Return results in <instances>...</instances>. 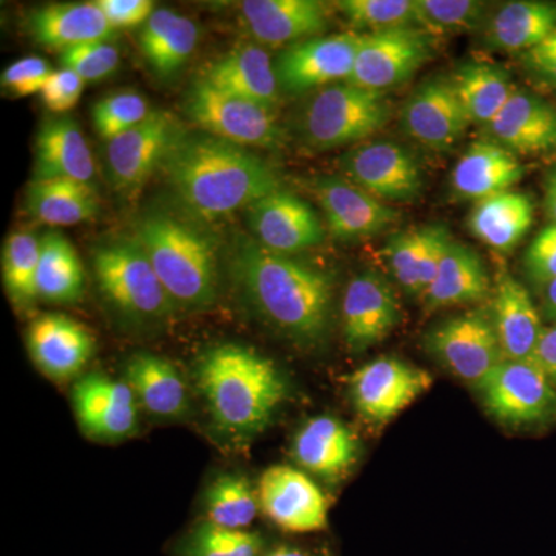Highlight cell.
Returning a JSON list of instances; mask_svg holds the SVG:
<instances>
[{
    "label": "cell",
    "instance_id": "cell-1",
    "mask_svg": "<svg viewBox=\"0 0 556 556\" xmlns=\"http://www.w3.org/2000/svg\"><path fill=\"white\" fill-rule=\"evenodd\" d=\"M163 167L181 203L206 219L251 207L281 189L268 161L211 135L179 138Z\"/></svg>",
    "mask_w": 556,
    "mask_h": 556
},
{
    "label": "cell",
    "instance_id": "cell-2",
    "mask_svg": "<svg viewBox=\"0 0 556 556\" xmlns=\"http://www.w3.org/2000/svg\"><path fill=\"white\" fill-rule=\"evenodd\" d=\"M233 273L255 309L273 327L302 342H316L331 317L332 280L324 270L244 241Z\"/></svg>",
    "mask_w": 556,
    "mask_h": 556
},
{
    "label": "cell",
    "instance_id": "cell-3",
    "mask_svg": "<svg viewBox=\"0 0 556 556\" xmlns=\"http://www.w3.org/2000/svg\"><path fill=\"white\" fill-rule=\"evenodd\" d=\"M197 382L222 430L252 437L263 430L287 394L276 365L251 348L223 343L201 356Z\"/></svg>",
    "mask_w": 556,
    "mask_h": 556
},
{
    "label": "cell",
    "instance_id": "cell-4",
    "mask_svg": "<svg viewBox=\"0 0 556 556\" xmlns=\"http://www.w3.org/2000/svg\"><path fill=\"white\" fill-rule=\"evenodd\" d=\"M138 243L172 302L189 309L206 308L217 299V260L211 240L186 222L166 214L142 218Z\"/></svg>",
    "mask_w": 556,
    "mask_h": 556
},
{
    "label": "cell",
    "instance_id": "cell-5",
    "mask_svg": "<svg viewBox=\"0 0 556 556\" xmlns=\"http://www.w3.org/2000/svg\"><path fill=\"white\" fill-rule=\"evenodd\" d=\"M390 116L391 102L383 91L334 84L311 98L300 130L309 148L329 150L372 137Z\"/></svg>",
    "mask_w": 556,
    "mask_h": 556
},
{
    "label": "cell",
    "instance_id": "cell-6",
    "mask_svg": "<svg viewBox=\"0 0 556 556\" xmlns=\"http://www.w3.org/2000/svg\"><path fill=\"white\" fill-rule=\"evenodd\" d=\"M102 294L121 313L138 320H159L172 311V299L137 239L104 244L94 254Z\"/></svg>",
    "mask_w": 556,
    "mask_h": 556
},
{
    "label": "cell",
    "instance_id": "cell-7",
    "mask_svg": "<svg viewBox=\"0 0 556 556\" xmlns=\"http://www.w3.org/2000/svg\"><path fill=\"white\" fill-rule=\"evenodd\" d=\"M186 113L211 137L241 148L278 149L285 141L273 109L218 89L204 78L189 90Z\"/></svg>",
    "mask_w": 556,
    "mask_h": 556
},
{
    "label": "cell",
    "instance_id": "cell-8",
    "mask_svg": "<svg viewBox=\"0 0 556 556\" xmlns=\"http://www.w3.org/2000/svg\"><path fill=\"white\" fill-rule=\"evenodd\" d=\"M486 412L511 427H532L556 419V390L532 361L504 358L478 387Z\"/></svg>",
    "mask_w": 556,
    "mask_h": 556
},
{
    "label": "cell",
    "instance_id": "cell-9",
    "mask_svg": "<svg viewBox=\"0 0 556 556\" xmlns=\"http://www.w3.org/2000/svg\"><path fill=\"white\" fill-rule=\"evenodd\" d=\"M426 346L452 375L477 388L504 361L495 325L484 311L442 321L428 332Z\"/></svg>",
    "mask_w": 556,
    "mask_h": 556
},
{
    "label": "cell",
    "instance_id": "cell-10",
    "mask_svg": "<svg viewBox=\"0 0 556 556\" xmlns=\"http://www.w3.org/2000/svg\"><path fill=\"white\" fill-rule=\"evenodd\" d=\"M434 40L419 27L364 33L350 83L386 93L412 78L430 60Z\"/></svg>",
    "mask_w": 556,
    "mask_h": 556
},
{
    "label": "cell",
    "instance_id": "cell-11",
    "mask_svg": "<svg viewBox=\"0 0 556 556\" xmlns=\"http://www.w3.org/2000/svg\"><path fill=\"white\" fill-rule=\"evenodd\" d=\"M433 383L424 369L394 357H380L357 369L350 393L358 415L372 424H387L409 407Z\"/></svg>",
    "mask_w": 556,
    "mask_h": 556
},
{
    "label": "cell",
    "instance_id": "cell-12",
    "mask_svg": "<svg viewBox=\"0 0 556 556\" xmlns=\"http://www.w3.org/2000/svg\"><path fill=\"white\" fill-rule=\"evenodd\" d=\"M361 38L358 33H342L292 43L276 62L278 84L291 93H302L334 80L350 83Z\"/></svg>",
    "mask_w": 556,
    "mask_h": 556
},
{
    "label": "cell",
    "instance_id": "cell-13",
    "mask_svg": "<svg viewBox=\"0 0 556 556\" xmlns=\"http://www.w3.org/2000/svg\"><path fill=\"white\" fill-rule=\"evenodd\" d=\"M181 138L169 113L153 110L148 118L113 138L108 146L110 181L119 190H135L163 167Z\"/></svg>",
    "mask_w": 556,
    "mask_h": 556
},
{
    "label": "cell",
    "instance_id": "cell-14",
    "mask_svg": "<svg viewBox=\"0 0 556 556\" xmlns=\"http://www.w3.org/2000/svg\"><path fill=\"white\" fill-rule=\"evenodd\" d=\"M260 510L285 532L313 533L327 529L328 501L302 470L269 467L257 486Z\"/></svg>",
    "mask_w": 556,
    "mask_h": 556
},
{
    "label": "cell",
    "instance_id": "cell-15",
    "mask_svg": "<svg viewBox=\"0 0 556 556\" xmlns=\"http://www.w3.org/2000/svg\"><path fill=\"white\" fill-rule=\"evenodd\" d=\"M351 182L382 201L415 200L424 175L412 152L393 141H375L350 150L342 160Z\"/></svg>",
    "mask_w": 556,
    "mask_h": 556
},
{
    "label": "cell",
    "instance_id": "cell-16",
    "mask_svg": "<svg viewBox=\"0 0 556 556\" xmlns=\"http://www.w3.org/2000/svg\"><path fill=\"white\" fill-rule=\"evenodd\" d=\"M401 123L408 137L428 149L444 152L455 148L470 119L452 78L434 76L409 94L402 109Z\"/></svg>",
    "mask_w": 556,
    "mask_h": 556
},
{
    "label": "cell",
    "instance_id": "cell-17",
    "mask_svg": "<svg viewBox=\"0 0 556 556\" xmlns=\"http://www.w3.org/2000/svg\"><path fill=\"white\" fill-rule=\"evenodd\" d=\"M248 219L257 243L276 254L291 257L324 241V226L316 211L283 189L252 204Z\"/></svg>",
    "mask_w": 556,
    "mask_h": 556
},
{
    "label": "cell",
    "instance_id": "cell-18",
    "mask_svg": "<svg viewBox=\"0 0 556 556\" xmlns=\"http://www.w3.org/2000/svg\"><path fill=\"white\" fill-rule=\"evenodd\" d=\"M342 316L348 348L351 353H362L394 331L401 320V306L387 278L368 270L348 283Z\"/></svg>",
    "mask_w": 556,
    "mask_h": 556
},
{
    "label": "cell",
    "instance_id": "cell-19",
    "mask_svg": "<svg viewBox=\"0 0 556 556\" xmlns=\"http://www.w3.org/2000/svg\"><path fill=\"white\" fill-rule=\"evenodd\" d=\"M138 401L129 383L91 372L73 388L80 430L98 441H119L137 430Z\"/></svg>",
    "mask_w": 556,
    "mask_h": 556
},
{
    "label": "cell",
    "instance_id": "cell-20",
    "mask_svg": "<svg viewBox=\"0 0 556 556\" xmlns=\"http://www.w3.org/2000/svg\"><path fill=\"white\" fill-rule=\"evenodd\" d=\"M313 192L332 236L361 240L378 236L396 222L399 214L386 201L343 178L314 179Z\"/></svg>",
    "mask_w": 556,
    "mask_h": 556
},
{
    "label": "cell",
    "instance_id": "cell-21",
    "mask_svg": "<svg viewBox=\"0 0 556 556\" xmlns=\"http://www.w3.org/2000/svg\"><path fill=\"white\" fill-rule=\"evenodd\" d=\"M485 130L489 141L514 155L554 152L556 109L538 94L517 89Z\"/></svg>",
    "mask_w": 556,
    "mask_h": 556
},
{
    "label": "cell",
    "instance_id": "cell-22",
    "mask_svg": "<svg viewBox=\"0 0 556 556\" xmlns=\"http://www.w3.org/2000/svg\"><path fill=\"white\" fill-rule=\"evenodd\" d=\"M27 343L40 371L54 380L78 375L94 353V339L89 329L62 314L36 318L28 328Z\"/></svg>",
    "mask_w": 556,
    "mask_h": 556
},
{
    "label": "cell",
    "instance_id": "cell-23",
    "mask_svg": "<svg viewBox=\"0 0 556 556\" xmlns=\"http://www.w3.org/2000/svg\"><path fill=\"white\" fill-rule=\"evenodd\" d=\"M240 9L249 33L266 46H292L328 27L327 5L316 0H247Z\"/></svg>",
    "mask_w": 556,
    "mask_h": 556
},
{
    "label": "cell",
    "instance_id": "cell-24",
    "mask_svg": "<svg viewBox=\"0 0 556 556\" xmlns=\"http://www.w3.org/2000/svg\"><path fill=\"white\" fill-rule=\"evenodd\" d=\"M452 240L444 225L420 226L391 236L383 257L399 287L409 295L424 298Z\"/></svg>",
    "mask_w": 556,
    "mask_h": 556
},
{
    "label": "cell",
    "instance_id": "cell-25",
    "mask_svg": "<svg viewBox=\"0 0 556 556\" xmlns=\"http://www.w3.org/2000/svg\"><path fill=\"white\" fill-rule=\"evenodd\" d=\"M292 456L309 473L332 481L343 477L356 464L358 441L342 420L317 416L295 434Z\"/></svg>",
    "mask_w": 556,
    "mask_h": 556
},
{
    "label": "cell",
    "instance_id": "cell-26",
    "mask_svg": "<svg viewBox=\"0 0 556 556\" xmlns=\"http://www.w3.org/2000/svg\"><path fill=\"white\" fill-rule=\"evenodd\" d=\"M492 320L504 358L530 361L544 328L529 291L508 274L497 278Z\"/></svg>",
    "mask_w": 556,
    "mask_h": 556
},
{
    "label": "cell",
    "instance_id": "cell-27",
    "mask_svg": "<svg viewBox=\"0 0 556 556\" xmlns=\"http://www.w3.org/2000/svg\"><path fill=\"white\" fill-rule=\"evenodd\" d=\"M525 169L517 155L492 141L467 149L452 172V189L463 200L481 201L510 190Z\"/></svg>",
    "mask_w": 556,
    "mask_h": 556
},
{
    "label": "cell",
    "instance_id": "cell-28",
    "mask_svg": "<svg viewBox=\"0 0 556 556\" xmlns=\"http://www.w3.org/2000/svg\"><path fill=\"white\" fill-rule=\"evenodd\" d=\"M93 177V155L78 123L70 116L47 119L36 138L35 179L90 182Z\"/></svg>",
    "mask_w": 556,
    "mask_h": 556
},
{
    "label": "cell",
    "instance_id": "cell-29",
    "mask_svg": "<svg viewBox=\"0 0 556 556\" xmlns=\"http://www.w3.org/2000/svg\"><path fill=\"white\" fill-rule=\"evenodd\" d=\"M28 25L33 38L39 43L62 51L115 36V28L97 2L47 5L33 11Z\"/></svg>",
    "mask_w": 556,
    "mask_h": 556
},
{
    "label": "cell",
    "instance_id": "cell-30",
    "mask_svg": "<svg viewBox=\"0 0 556 556\" xmlns=\"http://www.w3.org/2000/svg\"><path fill=\"white\" fill-rule=\"evenodd\" d=\"M218 89L229 91L265 108L278 104L276 65L265 50L257 46L237 47L214 62L203 76Z\"/></svg>",
    "mask_w": 556,
    "mask_h": 556
},
{
    "label": "cell",
    "instance_id": "cell-31",
    "mask_svg": "<svg viewBox=\"0 0 556 556\" xmlns=\"http://www.w3.org/2000/svg\"><path fill=\"white\" fill-rule=\"evenodd\" d=\"M489 289V274L477 251L452 240L422 299L428 309L448 308L481 302Z\"/></svg>",
    "mask_w": 556,
    "mask_h": 556
},
{
    "label": "cell",
    "instance_id": "cell-32",
    "mask_svg": "<svg viewBox=\"0 0 556 556\" xmlns=\"http://www.w3.org/2000/svg\"><path fill=\"white\" fill-rule=\"evenodd\" d=\"M556 28V2L515 0L504 3L486 20L484 38L492 49L526 53Z\"/></svg>",
    "mask_w": 556,
    "mask_h": 556
},
{
    "label": "cell",
    "instance_id": "cell-33",
    "mask_svg": "<svg viewBox=\"0 0 556 556\" xmlns=\"http://www.w3.org/2000/svg\"><path fill=\"white\" fill-rule=\"evenodd\" d=\"M535 206L526 193L510 189L477 201L468 215V229L486 247L511 251L533 225Z\"/></svg>",
    "mask_w": 556,
    "mask_h": 556
},
{
    "label": "cell",
    "instance_id": "cell-34",
    "mask_svg": "<svg viewBox=\"0 0 556 556\" xmlns=\"http://www.w3.org/2000/svg\"><path fill=\"white\" fill-rule=\"evenodd\" d=\"M126 379L137 401L150 415L172 419L188 408V387L166 358L139 353L126 367Z\"/></svg>",
    "mask_w": 556,
    "mask_h": 556
},
{
    "label": "cell",
    "instance_id": "cell-35",
    "mask_svg": "<svg viewBox=\"0 0 556 556\" xmlns=\"http://www.w3.org/2000/svg\"><path fill=\"white\" fill-rule=\"evenodd\" d=\"M199 42V27L172 10H155L142 27L139 46L150 67L161 76L177 73Z\"/></svg>",
    "mask_w": 556,
    "mask_h": 556
},
{
    "label": "cell",
    "instance_id": "cell-36",
    "mask_svg": "<svg viewBox=\"0 0 556 556\" xmlns=\"http://www.w3.org/2000/svg\"><path fill=\"white\" fill-rule=\"evenodd\" d=\"M33 217L50 226H73L97 215L98 197L89 182L75 179H33L27 192Z\"/></svg>",
    "mask_w": 556,
    "mask_h": 556
},
{
    "label": "cell",
    "instance_id": "cell-37",
    "mask_svg": "<svg viewBox=\"0 0 556 556\" xmlns=\"http://www.w3.org/2000/svg\"><path fill=\"white\" fill-rule=\"evenodd\" d=\"M452 80L470 123L484 127L496 118L517 90L506 70L485 62L464 64Z\"/></svg>",
    "mask_w": 556,
    "mask_h": 556
},
{
    "label": "cell",
    "instance_id": "cell-38",
    "mask_svg": "<svg viewBox=\"0 0 556 556\" xmlns=\"http://www.w3.org/2000/svg\"><path fill=\"white\" fill-rule=\"evenodd\" d=\"M86 270L78 252L60 232L40 239L38 295L46 302L68 305L84 295Z\"/></svg>",
    "mask_w": 556,
    "mask_h": 556
},
{
    "label": "cell",
    "instance_id": "cell-39",
    "mask_svg": "<svg viewBox=\"0 0 556 556\" xmlns=\"http://www.w3.org/2000/svg\"><path fill=\"white\" fill-rule=\"evenodd\" d=\"M39 255L40 240L33 233H11L3 244V285L17 309H31L38 302Z\"/></svg>",
    "mask_w": 556,
    "mask_h": 556
},
{
    "label": "cell",
    "instance_id": "cell-40",
    "mask_svg": "<svg viewBox=\"0 0 556 556\" xmlns=\"http://www.w3.org/2000/svg\"><path fill=\"white\" fill-rule=\"evenodd\" d=\"M204 508L212 525L247 530L260 510L257 490L244 475H223L208 486Z\"/></svg>",
    "mask_w": 556,
    "mask_h": 556
},
{
    "label": "cell",
    "instance_id": "cell-41",
    "mask_svg": "<svg viewBox=\"0 0 556 556\" xmlns=\"http://www.w3.org/2000/svg\"><path fill=\"white\" fill-rule=\"evenodd\" d=\"M416 25L431 36L456 35L485 25L489 3L477 0H415Z\"/></svg>",
    "mask_w": 556,
    "mask_h": 556
},
{
    "label": "cell",
    "instance_id": "cell-42",
    "mask_svg": "<svg viewBox=\"0 0 556 556\" xmlns=\"http://www.w3.org/2000/svg\"><path fill=\"white\" fill-rule=\"evenodd\" d=\"M263 538L249 530L225 529L204 521L182 541L181 556H260Z\"/></svg>",
    "mask_w": 556,
    "mask_h": 556
},
{
    "label": "cell",
    "instance_id": "cell-43",
    "mask_svg": "<svg viewBox=\"0 0 556 556\" xmlns=\"http://www.w3.org/2000/svg\"><path fill=\"white\" fill-rule=\"evenodd\" d=\"M336 5L358 30L378 33L417 27L415 0H343Z\"/></svg>",
    "mask_w": 556,
    "mask_h": 556
},
{
    "label": "cell",
    "instance_id": "cell-44",
    "mask_svg": "<svg viewBox=\"0 0 556 556\" xmlns=\"http://www.w3.org/2000/svg\"><path fill=\"white\" fill-rule=\"evenodd\" d=\"M150 112L152 110H149L148 101L137 91L110 94L94 104V129L102 139L112 141L113 138L142 123Z\"/></svg>",
    "mask_w": 556,
    "mask_h": 556
},
{
    "label": "cell",
    "instance_id": "cell-45",
    "mask_svg": "<svg viewBox=\"0 0 556 556\" xmlns=\"http://www.w3.org/2000/svg\"><path fill=\"white\" fill-rule=\"evenodd\" d=\"M61 62L84 80H100L118 68L119 51L109 40L83 43L62 51Z\"/></svg>",
    "mask_w": 556,
    "mask_h": 556
},
{
    "label": "cell",
    "instance_id": "cell-46",
    "mask_svg": "<svg viewBox=\"0 0 556 556\" xmlns=\"http://www.w3.org/2000/svg\"><path fill=\"white\" fill-rule=\"evenodd\" d=\"M527 276L538 287H548L556 280V225L551 223L536 233L525 254Z\"/></svg>",
    "mask_w": 556,
    "mask_h": 556
},
{
    "label": "cell",
    "instance_id": "cell-47",
    "mask_svg": "<svg viewBox=\"0 0 556 556\" xmlns=\"http://www.w3.org/2000/svg\"><path fill=\"white\" fill-rule=\"evenodd\" d=\"M53 70L42 58L28 56L3 70L2 87L16 97L40 93Z\"/></svg>",
    "mask_w": 556,
    "mask_h": 556
},
{
    "label": "cell",
    "instance_id": "cell-48",
    "mask_svg": "<svg viewBox=\"0 0 556 556\" xmlns=\"http://www.w3.org/2000/svg\"><path fill=\"white\" fill-rule=\"evenodd\" d=\"M84 80L68 68L51 73L49 80L40 91L43 104L54 113H65L78 104L84 90Z\"/></svg>",
    "mask_w": 556,
    "mask_h": 556
},
{
    "label": "cell",
    "instance_id": "cell-49",
    "mask_svg": "<svg viewBox=\"0 0 556 556\" xmlns=\"http://www.w3.org/2000/svg\"><path fill=\"white\" fill-rule=\"evenodd\" d=\"M521 62L533 78L556 89V28L543 42L522 53Z\"/></svg>",
    "mask_w": 556,
    "mask_h": 556
},
{
    "label": "cell",
    "instance_id": "cell-50",
    "mask_svg": "<svg viewBox=\"0 0 556 556\" xmlns=\"http://www.w3.org/2000/svg\"><path fill=\"white\" fill-rule=\"evenodd\" d=\"M97 5L115 30L146 24L155 11L150 0H100Z\"/></svg>",
    "mask_w": 556,
    "mask_h": 556
},
{
    "label": "cell",
    "instance_id": "cell-51",
    "mask_svg": "<svg viewBox=\"0 0 556 556\" xmlns=\"http://www.w3.org/2000/svg\"><path fill=\"white\" fill-rule=\"evenodd\" d=\"M530 361L536 365L552 383H556V324L544 328Z\"/></svg>",
    "mask_w": 556,
    "mask_h": 556
},
{
    "label": "cell",
    "instance_id": "cell-52",
    "mask_svg": "<svg viewBox=\"0 0 556 556\" xmlns=\"http://www.w3.org/2000/svg\"><path fill=\"white\" fill-rule=\"evenodd\" d=\"M544 208L551 223L556 225V166L548 172L544 182Z\"/></svg>",
    "mask_w": 556,
    "mask_h": 556
},
{
    "label": "cell",
    "instance_id": "cell-53",
    "mask_svg": "<svg viewBox=\"0 0 556 556\" xmlns=\"http://www.w3.org/2000/svg\"><path fill=\"white\" fill-rule=\"evenodd\" d=\"M546 313L556 324V280L546 288Z\"/></svg>",
    "mask_w": 556,
    "mask_h": 556
},
{
    "label": "cell",
    "instance_id": "cell-54",
    "mask_svg": "<svg viewBox=\"0 0 556 556\" xmlns=\"http://www.w3.org/2000/svg\"><path fill=\"white\" fill-rule=\"evenodd\" d=\"M265 556H313L303 548L292 546H277L269 551Z\"/></svg>",
    "mask_w": 556,
    "mask_h": 556
}]
</instances>
